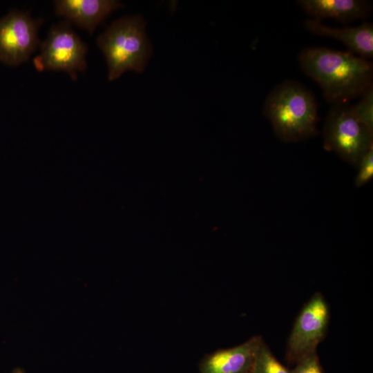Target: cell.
Returning a JSON list of instances; mask_svg holds the SVG:
<instances>
[{"instance_id": "16", "label": "cell", "mask_w": 373, "mask_h": 373, "mask_svg": "<svg viewBox=\"0 0 373 373\" xmlns=\"http://www.w3.org/2000/svg\"><path fill=\"white\" fill-rule=\"evenodd\" d=\"M12 373H26V372L20 367H17L12 370Z\"/></svg>"}, {"instance_id": "10", "label": "cell", "mask_w": 373, "mask_h": 373, "mask_svg": "<svg viewBox=\"0 0 373 373\" xmlns=\"http://www.w3.org/2000/svg\"><path fill=\"white\" fill-rule=\"evenodd\" d=\"M305 29L316 35L337 39L343 43L350 52L365 59L373 57V25L365 22L355 27L334 28L315 19L305 21Z\"/></svg>"}, {"instance_id": "17", "label": "cell", "mask_w": 373, "mask_h": 373, "mask_svg": "<svg viewBox=\"0 0 373 373\" xmlns=\"http://www.w3.org/2000/svg\"></svg>"}, {"instance_id": "3", "label": "cell", "mask_w": 373, "mask_h": 373, "mask_svg": "<svg viewBox=\"0 0 373 373\" xmlns=\"http://www.w3.org/2000/svg\"><path fill=\"white\" fill-rule=\"evenodd\" d=\"M108 68V79L119 77L127 70L144 71L151 53L140 16L125 17L114 21L97 39Z\"/></svg>"}, {"instance_id": "14", "label": "cell", "mask_w": 373, "mask_h": 373, "mask_svg": "<svg viewBox=\"0 0 373 373\" xmlns=\"http://www.w3.org/2000/svg\"><path fill=\"white\" fill-rule=\"evenodd\" d=\"M356 166L358 170L354 184L356 187H361L373 177V146L361 157Z\"/></svg>"}, {"instance_id": "15", "label": "cell", "mask_w": 373, "mask_h": 373, "mask_svg": "<svg viewBox=\"0 0 373 373\" xmlns=\"http://www.w3.org/2000/svg\"><path fill=\"white\" fill-rule=\"evenodd\" d=\"M296 364L291 373H325L316 352L304 357Z\"/></svg>"}, {"instance_id": "5", "label": "cell", "mask_w": 373, "mask_h": 373, "mask_svg": "<svg viewBox=\"0 0 373 373\" xmlns=\"http://www.w3.org/2000/svg\"><path fill=\"white\" fill-rule=\"evenodd\" d=\"M40 46V54L33 59L39 71H64L76 80L77 73L86 68L88 47L68 22L52 26Z\"/></svg>"}, {"instance_id": "13", "label": "cell", "mask_w": 373, "mask_h": 373, "mask_svg": "<svg viewBox=\"0 0 373 373\" xmlns=\"http://www.w3.org/2000/svg\"><path fill=\"white\" fill-rule=\"evenodd\" d=\"M360 97L357 104L352 105V113L361 124L373 131V86Z\"/></svg>"}, {"instance_id": "7", "label": "cell", "mask_w": 373, "mask_h": 373, "mask_svg": "<svg viewBox=\"0 0 373 373\" xmlns=\"http://www.w3.org/2000/svg\"><path fill=\"white\" fill-rule=\"evenodd\" d=\"M43 19L17 10L0 19V61L9 66L27 61L40 45L38 30Z\"/></svg>"}, {"instance_id": "8", "label": "cell", "mask_w": 373, "mask_h": 373, "mask_svg": "<svg viewBox=\"0 0 373 373\" xmlns=\"http://www.w3.org/2000/svg\"><path fill=\"white\" fill-rule=\"evenodd\" d=\"M263 342L260 336L207 356L200 364L201 373H251L258 352Z\"/></svg>"}, {"instance_id": "2", "label": "cell", "mask_w": 373, "mask_h": 373, "mask_svg": "<svg viewBox=\"0 0 373 373\" xmlns=\"http://www.w3.org/2000/svg\"><path fill=\"white\" fill-rule=\"evenodd\" d=\"M263 114L283 142L305 140L318 133L316 100L299 82L285 80L276 86L265 101Z\"/></svg>"}, {"instance_id": "9", "label": "cell", "mask_w": 373, "mask_h": 373, "mask_svg": "<svg viewBox=\"0 0 373 373\" xmlns=\"http://www.w3.org/2000/svg\"><path fill=\"white\" fill-rule=\"evenodd\" d=\"M55 14L93 34L97 26L122 4L113 0L55 1Z\"/></svg>"}, {"instance_id": "11", "label": "cell", "mask_w": 373, "mask_h": 373, "mask_svg": "<svg viewBox=\"0 0 373 373\" xmlns=\"http://www.w3.org/2000/svg\"><path fill=\"white\" fill-rule=\"evenodd\" d=\"M298 5L312 19L324 18L349 22L368 17L370 3L363 0H298Z\"/></svg>"}, {"instance_id": "4", "label": "cell", "mask_w": 373, "mask_h": 373, "mask_svg": "<svg viewBox=\"0 0 373 373\" xmlns=\"http://www.w3.org/2000/svg\"><path fill=\"white\" fill-rule=\"evenodd\" d=\"M373 146V131L354 116L352 105H332L323 128V147L356 166L361 157Z\"/></svg>"}, {"instance_id": "1", "label": "cell", "mask_w": 373, "mask_h": 373, "mask_svg": "<svg viewBox=\"0 0 373 373\" xmlns=\"http://www.w3.org/2000/svg\"><path fill=\"white\" fill-rule=\"evenodd\" d=\"M298 61L332 105L347 104L373 86L372 63L350 51L308 47L300 52Z\"/></svg>"}, {"instance_id": "6", "label": "cell", "mask_w": 373, "mask_h": 373, "mask_svg": "<svg viewBox=\"0 0 373 373\" xmlns=\"http://www.w3.org/2000/svg\"><path fill=\"white\" fill-rule=\"evenodd\" d=\"M329 305L320 292L314 294L297 316L287 341V358L296 363L316 352L327 333L329 321Z\"/></svg>"}, {"instance_id": "12", "label": "cell", "mask_w": 373, "mask_h": 373, "mask_svg": "<svg viewBox=\"0 0 373 373\" xmlns=\"http://www.w3.org/2000/svg\"><path fill=\"white\" fill-rule=\"evenodd\" d=\"M251 373H291L281 364L263 341L256 355Z\"/></svg>"}]
</instances>
